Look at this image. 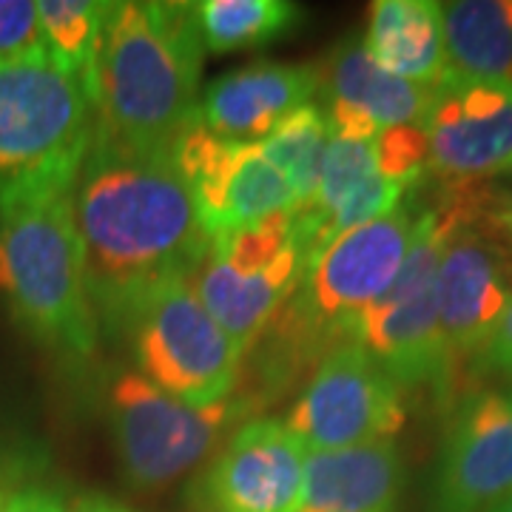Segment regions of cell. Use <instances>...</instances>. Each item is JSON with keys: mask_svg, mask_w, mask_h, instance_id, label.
<instances>
[{"mask_svg": "<svg viewBox=\"0 0 512 512\" xmlns=\"http://www.w3.org/2000/svg\"><path fill=\"white\" fill-rule=\"evenodd\" d=\"M74 220L97 330L128 336L165 285L191 282L211 239L174 151H140L94 134L74 183Z\"/></svg>", "mask_w": 512, "mask_h": 512, "instance_id": "obj_1", "label": "cell"}, {"mask_svg": "<svg viewBox=\"0 0 512 512\" xmlns=\"http://www.w3.org/2000/svg\"><path fill=\"white\" fill-rule=\"evenodd\" d=\"M202 55L197 3H109L97 57L94 134L140 151H174L200 117Z\"/></svg>", "mask_w": 512, "mask_h": 512, "instance_id": "obj_2", "label": "cell"}, {"mask_svg": "<svg viewBox=\"0 0 512 512\" xmlns=\"http://www.w3.org/2000/svg\"><path fill=\"white\" fill-rule=\"evenodd\" d=\"M0 291L40 345L92 353L100 330L86 293L74 185L0 202Z\"/></svg>", "mask_w": 512, "mask_h": 512, "instance_id": "obj_3", "label": "cell"}, {"mask_svg": "<svg viewBox=\"0 0 512 512\" xmlns=\"http://www.w3.org/2000/svg\"><path fill=\"white\" fill-rule=\"evenodd\" d=\"M92 140V100L46 49L0 66V202L77 183Z\"/></svg>", "mask_w": 512, "mask_h": 512, "instance_id": "obj_4", "label": "cell"}, {"mask_svg": "<svg viewBox=\"0 0 512 512\" xmlns=\"http://www.w3.org/2000/svg\"><path fill=\"white\" fill-rule=\"evenodd\" d=\"M419 188L387 217L350 228L311 262L288 302L285 325L302 350H325L356 339L365 311L402 268L421 217Z\"/></svg>", "mask_w": 512, "mask_h": 512, "instance_id": "obj_5", "label": "cell"}, {"mask_svg": "<svg viewBox=\"0 0 512 512\" xmlns=\"http://www.w3.org/2000/svg\"><path fill=\"white\" fill-rule=\"evenodd\" d=\"M308 265V248L291 211L211 242L191 279L205 311L245 350L291 302Z\"/></svg>", "mask_w": 512, "mask_h": 512, "instance_id": "obj_6", "label": "cell"}, {"mask_svg": "<svg viewBox=\"0 0 512 512\" xmlns=\"http://www.w3.org/2000/svg\"><path fill=\"white\" fill-rule=\"evenodd\" d=\"M140 376L188 407L228 402L242 348L205 311L188 282L157 291L128 328Z\"/></svg>", "mask_w": 512, "mask_h": 512, "instance_id": "obj_7", "label": "cell"}, {"mask_svg": "<svg viewBox=\"0 0 512 512\" xmlns=\"http://www.w3.org/2000/svg\"><path fill=\"white\" fill-rule=\"evenodd\" d=\"M109 419L123 476L137 490H157L200 461L234 419L231 404L188 407L140 373L111 384Z\"/></svg>", "mask_w": 512, "mask_h": 512, "instance_id": "obj_8", "label": "cell"}, {"mask_svg": "<svg viewBox=\"0 0 512 512\" xmlns=\"http://www.w3.org/2000/svg\"><path fill=\"white\" fill-rule=\"evenodd\" d=\"M174 163L211 242L299 208L291 185L268 163L259 143L217 137L200 117L174 143Z\"/></svg>", "mask_w": 512, "mask_h": 512, "instance_id": "obj_9", "label": "cell"}, {"mask_svg": "<svg viewBox=\"0 0 512 512\" xmlns=\"http://www.w3.org/2000/svg\"><path fill=\"white\" fill-rule=\"evenodd\" d=\"M402 424V387L356 342L325 353L288 419L308 453L390 439Z\"/></svg>", "mask_w": 512, "mask_h": 512, "instance_id": "obj_10", "label": "cell"}, {"mask_svg": "<svg viewBox=\"0 0 512 512\" xmlns=\"http://www.w3.org/2000/svg\"><path fill=\"white\" fill-rule=\"evenodd\" d=\"M512 495V402L481 390L447 421L430 478L427 512H490Z\"/></svg>", "mask_w": 512, "mask_h": 512, "instance_id": "obj_11", "label": "cell"}, {"mask_svg": "<svg viewBox=\"0 0 512 512\" xmlns=\"http://www.w3.org/2000/svg\"><path fill=\"white\" fill-rule=\"evenodd\" d=\"M427 171L473 183L512 168V83L441 77L424 117Z\"/></svg>", "mask_w": 512, "mask_h": 512, "instance_id": "obj_12", "label": "cell"}, {"mask_svg": "<svg viewBox=\"0 0 512 512\" xmlns=\"http://www.w3.org/2000/svg\"><path fill=\"white\" fill-rule=\"evenodd\" d=\"M308 450L285 421L242 424L197 484L200 512H299Z\"/></svg>", "mask_w": 512, "mask_h": 512, "instance_id": "obj_13", "label": "cell"}, {"mask_svg": "<svg viewBox=\"0 0 512 512\" xmlns=\"http://www.w3.org/2000/svg\"><path fill=\"white\" fill-rule=\"evenodd\" d=\"M436 302L441 336L456 362L484 348L498 319L512 305L507 262L493 242L470 225L467 211L441 256Z\"/></svg>", "mask_w": 512, "mask_h": 512, "instance_id": "obj_14", "label": "cell"}, {"mask_svg": "<svg viewBox=\"0 0 512 512\" xmlns=\"http://www.w3.org/2000/svg\"><path fill=\"white\" fill-rule=\"evenodd\" d=\"M325 83L330 134L348 137H373L387 128L421 126L436 89L382 69L367 55L359 37H345L333 49Z\"/></svg>", "mask_w": 512, "mask_h": 512, "instance_id": "obj_15", "label": "cell"}, {"mask_svg": "<svg viewBox=\"0 0 512 512\" xmlns=\"http://www.w3.org/2000/svg\"><path fill=\"white\" fill-rule=\"evenodd\" d=\"M322 86L316 66L254 60L217 77L200 100V123L234 143H259L293 111L311 106Z\"/></svg>", "mask_w": 512, "mask_h": 512, "instance_id": "obj_16", "label": "cell"}, {"mask_svg": "<svg viewBox=\"0 0 512 512\" xmlns=\"http://www.w3.org/2000/svg\"><path fill=\"white\" fill-rule=\"evenodd\" d=\"M353 342L399 387H433L436 396H447L453 387L456 359L441 336L436 285L402 302H373Z\"/></svg>", "mask_w": 512, "mask_h": 512, "instance_id": "obj_17", "label": "cell"}, {"mask_svg": "<svg viewBox=\"0 0 512 512\" xmlns=\"http://www.w3.org/2000/svg\"><path fill=\"white\" fill-rule=\"evenodd\" d=\"M404 461L393 439L367 441L305 458L299 512H396Z\"/></svg>", "mask_w": 512, "mask_h": 512, "instance_id": "obj_18", "label": "cell"}, {"mask_svg": "<svg viewBox=\"0 0 512 512\" xmlns=\"http://www.w3.org/2000/svg\"><path fill=\"white\" fill-rule=\"evenodd\" d=\"M365 52L410 83L439 86L447 72L444 18L436 0H379L370 6Z\"/></svg>", "mask_w": 512, "mask_h": 512, "instance_id": "obj_19", "label": "cell"}, {"mask_svg": "<svg viewBox=\"0 0 512 512\" xmlns=\"http://www.w3.org/2000/svg\"><path fill=\"white\" fill-rule=\"evenodd\" d=\"M447 77L512 83V0L441 3Z\"/></svg>", "mask_w": 512, "mask_h": 512, "instance_id": "obj_20", "label": "cell"}, {"mask_svg": "<svg viewBox=\"0 0 512 512\" xmlns=\"http://www.w3.org/2000/svg\"><path fill=\"white\" fill-rule=\"evenodd\" d=\"M109 3L100 0H40L37 18L46 52L80 80L86 97H97V57Z\"/></svg>", "mask_w": 512, "mask_h": 512, "instance_id": "obj_21", "label": "cell"}, {"mask_svg": "<svg viewBox=\"0 0 512 512\" xmlns=\"http://www.w3.org/2000/svg\"><path fill=\"white\" fill-rule=\"evenodd\" d=\"M299 20V6L285 0H205L197 3L202 43L208 52L254 49L288 35Z\"/></svg>", "mask_w": 512, "mask_h": 512, "instance_id": "obj_22", "label": "cell"}, {"mask_svg": "<svg viewBox=\"0 0 512 512\" xmlns=\"http://www.w3.org/2000/svg\"><path fill=\"white\" fill-rule=\"evenodd\" d=\"M328 146V114L319 106L293 111L265 140H259L262 154L285 177V183L291 185L299 205H308L316 197Z\"/></svg>", "mask_w": 512, "mask_h": 512, "instance_id": "obj_23", "label": "cell"}, {"mask_svg": "<svg viewBox=\"0 0 512 512\" xmlns=\"http://www.w3.org/2000/svg\"><path fill=\"white\" fill-rule=\"evenodd\" d=\"M43 46L37 3L32 0H0V66Z\"/></svg>", "mask_w": 512, "mask_h": 512, "instance_id": "obj_24", "label": "cell"}, {"mask_svg": "<svg viewBox=\"0 0 512 512\" xmlns=\"http://www.w3.org/2000/svg\"><path fill=\"white\" fill-rule=\"evenodd\" d=\"M473 359L481 370H490V373H498L504 379H512V305L498 319L490 339L484 342V348L478 350Z\"/></svg>", "mask_w": 512, "mask_h": 512, "instance_id": "obj_25", "label": "cell"}, {"mask_svg": "<svg viewBox=\"0 0 512 512\" xmlns=\"http://www.w3.org/2000/svg\"><path fill=\"white\" fill-rule=\"evenodd\" d=\"M0 512H66L60 498L43 487H26L0 498Z\"/></svg>", "mask_w": 512, "mask_h": 512, "instance_id": "obj_26", "label": "cell"}, {"mask_svg": "<svg viewBox=\"0 0 512 512\" xmlns=\"http://www.w3.org/2000/svg\"><path fill=\"white\" fill-rule=\"evenodd\" d=\"M72 512H134L128 510L126 504H120V501H114V498H106V495H80L77 501H74Z\"/></svg>", "mask_w": 512, "mask_h": 512, "instance_id": "obj_27", "label": "cell"}, {"mask_svg": "<svg viewBox=\"0 0 512 512\" xmlns=\"http://www.w3.org/2000/svg\"><path fill=\"white\" fill-rule=\"evenodd\" d=\"M490 512H512V495H507V498H504L501 504H495Z\"/></svg>", "mask_w": 512, "mask_h": 512, "instance_id": "obj_28", "label": "cell"}, {"mask_svg": "<svg viewBox=\"0 0 512 512\" xmlns=\"http://www.w3.org/2000/svg\"><path fill=\"white\" fill-rule=\"evenodd\" d=\"M507 225H510V231H512V211H510V214H507Z\"/></svg>", "mask_w": 512, "mask_h": 512, "instance_id": "obj_29", "label": "cell"}, {"mask_svg": "<svg viewBox=\"0 0 512 512\" xmlns=\"http://www.w3.org/2000/svg\"><path fill=\"white\" fill-rule=\"evenodd\" d=\"M507 396H510V402H512V390H510V393H507Z\"/></svg>", "mask_w": 512, "mask_h": 512, "instance_id": "obj_30", "label": "cell"}, {"mask_svg": "<svg viewBox=\"0 0 512 512\" xmlns=\"http://www.w3.org/2000/svg\"><path fill=\"white\" fill-rule=\"evenodd\" d=\"M0 498H3V495H0Z\"/></svg>", "mask_w": 512, "mask_h": 512, "instance_id": "obj_31", "label": "cell"}, {"mask_svg": "<svg viewBox=\"0 0 512 512\" xmlns=\"http://www.w3.org/2000/svg\"><path fill=\"white\" fill-rule=\"evenodd\" d=\"M510 171H512V168H510Z\"/></svg>", "mask_w": 512, "mask_h": 512, "instance_id": "obj_32", "label": "cell"}]
</instances>
